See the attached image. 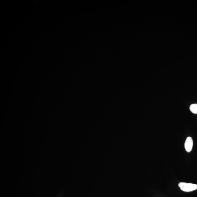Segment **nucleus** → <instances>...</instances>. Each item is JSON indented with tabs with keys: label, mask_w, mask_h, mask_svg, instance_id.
Returning a JSON list of instances; mask_svg holds the SVG:
<instances>
[{
	"label": "nucleus",
	"mask_w": 197,
	"mask_h": 197,
	"mask_svg": "<svg viewBox=\"0 0 197 197\" xmlns=\"http://www.w3.org/2000/svg\"><path fill=\"white\" fill-rule=\"evenodd\" d=\"M193 145V140L192 138L190 137H188L186 138L185 143V148L187 152L190 153L191 151Z\"/></svg>",
	"instance_id": "2"
},
{
	"label": "nucleus",
	"mask_w": 197,
	"mask_h": 197,
	"mask_svg": "<svg viewBox=\"0 0 197 197\" xmlns=\"http://www.w3.org/2000/svg\"><path fill=\"white\" fill-rule=\"evenodd\" d=\"M190 110L192 113L197 114V104H193L190 107Z\"/></svg>",
	"instance_id": "3"
},
{
	"label": "nucleus",
	"mask_w": 197,
	"mask_h": 197,
	"mask_svg": "<svg viewBox=\"0 0 197 197\" xmlns=\"http://www.w3.org/2000/svg\"><path fill=\"white\" fill-rule=\"evenodd\" d=\"M180 189L186 192H191L197 189V185L193 183L181 182L178 184Z\"/></svg>",
	"instance_id": "1"
}]
</instances>
